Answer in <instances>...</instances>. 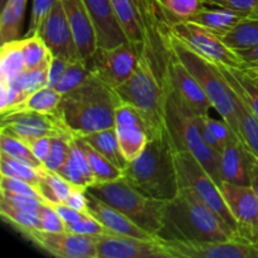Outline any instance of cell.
<instances>
[{"instance_id": "18", "label": "cell", "mask_w": 258, "mask_h": 258, "mask_svg": "<svg viewBox=\"0 0 258 258\" xmlns=\"http://www.w3.org/2000/svg\"><path fill=\"white\" fill-rule=\"evenodd\" d=\"M72 32L75 34L78 50L85 62H88L98 48L95 25L87 12L83 0H60Z\"/></svg>"}, {"instance_id": "22", "label": "cell", "mask_w": 258, "mask_h": 258, "mask_svg": "<svg viewBox=\"0 0 258 258\" xmlns=\"http://www.w3.org/2000/svg\"><path fill=\"white\" fill-rule=\"evenodd\" d=\"M241 19V15L236 14V13L203 4L188 22L201 25V27L211 30L214 34L222 37V35L227 34L229 30L233 29Z\"/></svg>"}, {"instance_id": "2", "label": "cell", "mask_w": 258, "mask_h": 258, "mask_svg": "<svg viewBox=\"0 0 258 258\" xmlns=\"http://www.w3.org/2000/svg\"><path fill=\"white\" fill-rule=\"evenodd\" d=\"M120 103L113 88L92 72L87 80L63 95L54 115L75 138L115 127V110Z\"/></svg>"}, {"instance_id": "19", "label": "cell", "mask_w": 258, "mask_h": 258, "mask_svg": "<svg viewBox=\"0 0 258 258\" xmlns=\"http://www.w3.org/2000/svg\"><path fill=\"white\" fill-rule=\"evenodd\" d=\"M95 25L98 48H112L128 42L113 12L111 0H83Z\"/></svg>"}, {"instance_id": "29", "label": "cell", "mask_w": 258, "mask_h": 258, "mask_svg": "<svg viewBox=\"0 0 258 258\" xmlns=\"http://www.w3.org/2000/svg\"><path fill=\"white\" fill-rule=\"evenodd\" d=\"M237 96L238 138L253 158L258 160V118L249 110L247 103Z\"/></svg>"}, {"instance_id": "56", "label": "cell", "mask_w": 258, "mask_h": 258, "mask_svg": "<svg viewBox=\"0 0 258 258\" xmlns=\"http://www.w3.org/2000/svg\"><path fill=\"white\" fill-rule=\"evenodd\" d=\"M249 180L258 199V160L253 156H251V164H249Z\"/></svg>"}, {"instance_id": "26", "label": "cell", "mask_w": 258, "mask_h": 258, "mask_svg": "<svg viewBox=\"0 0 258 258\" xmlns=\"http://www.w3.org/2000/svg\"><path fill=\"white\" fill-rule=\"evenodd\" d=\"M28 0H7L0 14V40L2 44L20 39L23 19Z\"/></svg>"}, {"instance_id": "24", "label": "cell", "mask_w": 258, "mask_h": 258, "mask_svg": "<svg viewBox=\"0 0 258 258\" xmlns=\"http://www.w3.org/2000/svg\"><path fill=\"white\" fill-rule=\"evenodd\" d=\"M111 4L128 42L145 47V30L134 0H111Z\"/></svg>"}, {"instance_id": "32", "label": "cell", "mask_w": 258, "mask_h": 258, "mask_svg": "<svg viewBox=\"0 0 258 258\" xmlns=\"http://www.w3.org/2000/svg\"><path fill=\"white\" fill-rule=\"evenodd\" d=\"M77 139L81 145H82V148L85 149L86 154H87L91 170H92L93 176H95L96 183H108V181H116L123 178V169L118 168L110 159L96 151L92 146L81 140L80 138Z\"/></svg>"}, {"instance_id": "51", "label": "cell", "mask_w": 258, "mask_h": 258, "mask_svg": "<svg viewBox=\"0 0 258 258\" xmlns=\"http://www.w3.org/2000/svg\"><path fill=\"white\" fill-rule=\"evenodd\" d=\"M64 204H67L71 208L76 209V211L90 214V209H88V196L86 189L75 186L73 190L71 191L70 197L67 198V201L64 202Z\"/></svg>"}, {"instance_id": "37", "label": "cell", "mask_w": 258, "mask_h": 258, "mask_svg": "<svg viewBox=\"0 0 258 258\" xmlns=\"http://www.w3.org/2000/svg\"><path fill=\"white\" fill-rule=\"evenodd\" d=\"M0 151L5 153L12 158L22 160L24 163L30 164L37 168H43V164L35 158L34 154L29 149V146L15 136L8 135V134H0ZM44 169V168H43Z\"/></svg>"}, {"instance_id": "35", "label": "cell", "mask_w": 258, "mask_h": 258, "mask_svg": "<svg viewBox=\"0 0 258 258\" xmlns=\"http://www.w3.org/2000/svg\"><path fill=\"white\" fill-rule=\"evenodd\" d=\"M165 17L166 25L189 20L202 7L201 0H156Z\"/></svg>"}, {"instance_id": "28", "label": "cell", "mask_w": 258, "mask_h": 258, "mask_svg": "<svg viewBox=\"0 0 258 258\" xmlns=\"http://www.w3.org/2000/svg\"><path fill=\"white\" fill-rule=\"evenodd\" d=\"M63 95L53 87L40 88L35 91L32 95L18 103L17 106L12 108L8 113L13 112H25V111H32V112H42V113H54L62 100ZM5 113V115H8ZM3 116V115H2Z\"/></svg>"}, {"instance_id": "39", "label": "cell", "mask_w": 258, "mask_h": 258, "mask_svg": "<svg viewBox=\"0 0 258 258\" xmlns=\"http://www.w3.org/2000/svg\"><path fill=\"white\" fill-rule=\"evenodd\" d=\"M90 75L91 71L87 62H85L83 59L72 60L70 63V66H68L63 78L54 88L57 91H59L62 95H64V93L71 92L75 88H77L78 86L82 85Z\"/></svg>"}, {"instance_id": "58", "label": "cell", "mask_w": 258, "mask_h": 258, "mask_svg": "<svg viewBox=\"0 0 258 258\" xmlns=\"http://www.w3.org/2000/svg\"><path fill=\"white\" fill-rule=\"evenodd\" d=\"M5 3H7V0H0V7H3V5H4Z\"/></svg>"}, {"instance_id": "5", "label": "cell", "mask_w": 258, "mask_h": 258, "mask_svg": "<svg viewBox=\"0 0 258 258\" xmlns=\"http://www.w3.org/2000/svg\"><path fill=\"white\" fill-rule=\"evenodd\" d=\"M165 47L193 73L206 92L213 110L226 121L229 127L238 136V115H237V96L223 77L218 64L206 59L198 53L176 39L166 28L164 33Z\"/></svg>"}, {"instance_id": "7", "label": "cell", "mask_w": 258, "mask_h": 258, "mask_svg": "<svg viewBox=\"0 0 258 258\" xmlns=\"http://www.w3.org/2000/svg\"><path fill=\"white\" fill-rule=\"evenodd\" d=\"M87 193L120 211L149 233L159 237L163 228L166 202L145 196L123 179L95 183L88 186Z\"/></svg>"}, {"instance_id": "36", "label": "cell", "mask_w": 258, "mask_h": 258, "mask_svg": "<svg viewBox=\"0 0 258 258\" xmlns=\"http://www.w3.org/2000/svg\"><path fill=\"white\" fill-rule=\"evenodd\" d=\"M0 216L3 221L10 224L18 232L24 231V229L39 228V218L37 213L15 208L4 202H0Z\"/></svg>"}, {"instance_id": "16", "label": "cell", "mask_w": 258, "mask_h": 258, "mask_svg": "<svg viewBox=\"0 0 258 258\" xmlns=\"http://www.w3.org/2000/svg\"><path fill=\"white\" fill-rule=\"evenodd\" d=\"M97 258H170L163 239L110 233L97 236Z\"/></svg>"}, {"instance_id": "42", "label": "cell", "mask_w": 258, "mask_h": 258, "mask_svg": "<svg viewBox=\"0 0 258 258\" xmlns=\"http://www.w3.org/2000/svg\"><path fill=\"white\" fill-rule=\"evenodd\" d=\"M202 4L222 8L241 15L242 18L258 17V0H201Z\"/></svg>"}, {"instance_id": "9", "label": "cell", "mask_w": 258, "mask_h": 258, "mask_svg": "<svg viewBox=\"0 0 258 258\" xmlns=\"http://www.w3.org/2000/svg\"><path fill=\"white\" fill-rule=\"evenodd\" d=\"M168 30L176 39L206 59L224 67L243 68V63L236 50L231 49L219 35L211 30L188 20L174 23L169 25Z\"/></svg>"}, {"instance_id": "50", "label": "cell", "mask_w": 258, "mask_h": 258, "mask_svg": "<svg viewBox=\"0 0 258 258\" xmlns=\"http://www.w3.org/2000/svg\"><path fill=\"white\" fill-rule=\"evenodd\" d=\"M71 62L72 60L64 59V58L60 57H53L52 55V59H50L49 63V71H48V87L54 88L59 83Z\"/></svg>"}, {"instance_id": "54", "label": "cell", "mask_w": 258, "mask_h": 258, "mask_svg": "<svg viewBox=\"0 0 258 258\" xmlns=\"http://www.w3.org/2000/svg\"><path fill=\"white\" fill-rule=\"evenodd\" d=\"M53 208L57 211V213L59 214L60 218L64 221L66 224H70V223H75V222L81 221L85 216H87L86 213H82L80 211H76V209L71 208L68 207L67 204L64 203H57V204H52Z\"/></svg>"}, {"instance_id": "40", "label": "cell", "mask_w": 258, "mask_h": 258, "mask_svg": "<svg viewBox=\"0 0 258 258\" xmlns=\"http://www.w3.org/2000/svg\"><path fill=\"white\" fill-rule=\"evenodd\" d=\"M72 138V135L53 136L50 151L48 154V158L45 159L44 164H43V168L45 170L58 173L62 169L66 161L68 160V156H70V143Z\"/></svg>"}, {"instance_id": "17", "label": "cell", "mask_w": 258, "mask_h": 258, "mask_svg": "<svg viewBox=\"0 0 258 258\" xmlns=\"http://www.w3.org/2000/svg\"><path fill=\"white\" fill-rule=\"evenodd\" d=\"M38 35L44 40L53 57H60L68 60L82 59L60 0L54 3Z\"/></svg>"}, {"instance_id": "20", "label": "cell", "mask_w": 258, "mask_h": 258, "mask_svg": "<svg viewBox=\"0 0 258 258\" xmlns=\"http://www.w3.org/2000/svg\"><path fill=\"white\" fill-rule=\"evenodd\" d=\"M88 196V209L90 213L95 218H97L108 231L113 233L121 234V236L135 237V238L143 239H160L155 234L149 233L144 228L131 221L128 217L121 213L120 211L115 209L113 207L108 206L105 202L100 201L92 194L87 193Z\"/></svg>"}, {"instance_id": "34", "label": "cell", "mask_w": 258, "mask_h": 258, "mask_svg": "<svg viewBox=\"0 0 258 258\" xmlns=\"http://www.w3.org/2000/svg\"><path fill=\"white\" fill-rule=\"evenodd\" d=\"M73 188H75L73 184L63 178L59 173L54 171H45V175L38 185V190L48 204L64 203Z\"/></svg>"}, {"instance_id": "38", "label": "cell", "mask_w": 258, "mask_h": 258, "mask_svg": "<svg viewBox=\"0 0 258 258\" xmlns=\"http://www.w3.org/2000/svg\"><path fill=\"white\" fill-rule=\"evenodd\" d=\"M22 47L27 70L37 67L52 57V53L39 35L22 38Z\"/></svg>"}, {"instance_id": "43", "label": "cell", "mask_w": 258, "mask_h": 258, "mask_svg": "<svg viewBox=\"0 0 258 258\" xmlns=\"http://www.w3.org/2000/svg\"><path fill=\"white\" fill-rule=\"evenodd\" d=\"M55 2L57 0H33L29 27H28L24 37H32V35L39 34L43 22L45 20L47 15L49 14Z\"/></svg>"}, {"instance_id": "47", "label": "cell", "mask_w": 258, "mask_h": 258, "mask_svg": "<svg viewBox=\"0 0 258 258\" xmlns=\"http://www.w3.org/2000/svg\"><path fill=\"white\" fill-rule=\"evenodd\" d=\"M0 202H4V203L9 204V206L23 209V211L34 212V213H37V212L39 211L40 207L45 203V202L40 201V199L38 198L22 196V194L8 193V191H2V198H0Z\"/></svg>"}, {"instance_id": "33", "label": "cell", "mask_w": 258, "mask_h": 258, "mask_svg": "<svg viewBox=\"0 0 258 258\" xmlns=\"http://www.w3.org/2000/svg\"><path fill=\"white\" fill-rule=\"evenodd\" d=\"M45 171H47L45 169L33 166L0 151V174L2 175L22 179L38 188L43 176L45 175Z\"/></svg>"}, {"instance_id": "46", "label": "cell", "mask_w": 258, "mask_h": 258, "mask_svg": "<svg viewBox=\"0 0 258 258\" xmlns=\"http://www.w3.org/2000/svg\"><path fill=\"white\" fill-rule=\"evenodd\" d=\"M38 218H39V229L47 232H66L64 221L59 217L52 204L44 203L37 212Z\"/></svg>"}, {"instance_id": "8", "label": "cell", "mask_w": 258, "mask_h": 258, "mask_svg": "<svg viewBox=\"0 0 258 258\" xmlns=\"http://www.w3.org/2000/svg\"><path fill=\"white\" fill-rule=\"evenodd\" d=\"M175 163L180 188H190L196 191L197 196L212 211L216 212L233 231L238 233L237 222L229 212L221 188L204 169V166L197 160L196 156L189 151L175 150Z\"/></svg>"}, {"instance_id": "21", "label": "cell", "mask_w": 258, "mask_h": 258, "mask_svg": "<svg viewBox=\"0 0 258 258\" xmlns=\"http://www.w3.org/2000/svg\"><path fill=\"white\" fill-rule=\"evenodd\" d=\"M251 154L238 136L229 139L221 153V170L223 181L251 185L249 180V164Z\"/></svg>"}, {"instance_id": "6", "label": "cell", "mask_w": 258, "mask_h": 258, "mask_svg": "<svg viewBox=\"0 0 258 258\" xmlns=\"http://www.w3.org/2000/svg\"><path fill=\"white\" fill-rule=\"evenodd\" d=\"M164 77V76H163ZM166 87V130L175 150L189 151L204 166L213 180L221 186L223 183L221 170V154L204 143L197 113L179 98L164 77Z\"/></svg>"}, {"instance_id": "57", "label": "cell", "mask_w": 258, "mask_h": 258, "mask_svg": "<svg viewBox=\"0 0 258 258\" xmlns=\"http://www.w3.org/2000/svg\"><path fill=\"white\" fill-rule=\"evenodd\" d=\"M242 70H246L247 72H249L252 76L258 78V68H242Z\"/></svg>"}, {"instance_id": "49", "label": "cell", "mask_w": 258, "mask_h": 258, "mask_svg": "<svg viewBox=\"0 0 258 258\" xmlns=\"http://www.w3.org/2000/svg\"><path fill=\"white\" fill-rule=\"evenodd\" d=\"M121 125H144L140 115L133 106L120 102L115 110V126Z\"/></svg>"}, {"instance_id": "53", "label": "cell", "mask_w": 258, "mask_h": 258, "mask_svg": "<svg viewBox=\"0 0 258 258\" xmlns=\"http://www.w3.org/2000/svg\"><path fill=\"white\" fill-rule=\"evenodd\" d=\"M199 127H201V134H202V138H203L204 143L209 146L211 149H213L214 151L221 154L223 151L224 146L226 144L222 143L218 138L213 134V131L209 128V126L207 125L206 121H204V116H201L199 118Z\"/></svg>"}, {"instance_id": "55", "label": "cell", "mask_w": 258, "mask_h": 258, "mask_svg": "<svg viewBox=\"0 0 258 258\" xmlns=\"http://www.w3.org/2000/svg\"><path fill=\"white\" fill-rule=\"evenodd\" d=\"M243 63V68H258V45L248 49L236 50Z\"/></svg>"}, {"instance_id": "52", "label": "cell", "mask_w": 258, "mask_h": 258, "mask_svg": "<svg viewBox=\"0 0 258 258\" xmlns=\"http://www.w3.org/2000/svg\"><path fill=\"white\" fill-rule=\"evenodd\" d=\"M25 144L29 146L32 153L35 155V158L40 163L44 164L45 159L48 158V154L50 151V146H52V138L50 136H43V138L32 139V140L27 141Z\"/></svg>"}, {"instance_id": "27", "label": "cell", "mask_w": 258, "mask_h": 258, "mask_svg": "<svg viewBox=\"0 0 258 258\" xmlns=\"http://www.w3.org/2000/svg\"><path fill=\"white\" fill-rule=\"evenodd\" d=\"M78 138L85 141V143H87L90 146H92L96 151L110 159L118 168L123 169L127 164L120 151L115 127L95 131V133L86 134V135L78 136Z\"/></svg>"}, {"instance_id": "4", "label": "cell", "mask_w": 258, "mask_h": 258, "mask_svg": "<svg viewBox=\"0 0 258 258\" xmlns=\"http://www.w3.org/2000/svg\"><path fill=\"white\" fill-rule=\"evenodd\" d=\"M120 102L133 106L140 115L149 139L166 128V87L163 72L144 48L130 78L113 88Z\"/></svg>"}, {"instance_id": "13", "label": "cell", "mask_w": 258, "mask_h": 258, "mask_svg": "<svg viewBox=\"0 0 258 258\" xmlns=\"http://www.w3.org/2000/svg\"><path fill=\"white\" fill-rule=\"evenodd\" d=\"M221 191L244 241L258 246V199L251 185L223 181Z\"/></svg>"}, {"instance_id": "44", "label": "cell", "mask_w": 258, "mask_h": 258, "mask_svg": "<svg viewBox=\"0 0 258 258\" xmlns=\"http://www.w3.org/2000/svg\"><path fill=\"white\" fill-rule=\"evenodd\" d=\"M0 191H8V193L22 194V196L33 197L44 202L42 194L38 190V188L28 181L22 180V179L13 178V176L2 175L0 174Z\"/></svg>"}, {"instance_id": "10", "label": "cell", "mask_w": 258, "mask_h": 258, "mask_svg": "<svg viewBox=\"0 0 258 258\" xmlns=\"http://www.w3.org/2000/svg\"><path fill=\"white\" fill-rule=\"evenodd\" d=\"M144 45L125 42L112 48H97L88 59L90 71L111 88L128 80L138 67Z\"/></svg>"}, {"instance_id": "48", "label": "cell", "mask_w": 258, "mask_h": 258, "mask_svg": "<svg viewBox=\"0 0 258 258\" xmlns=\"http://www.w3.org/2000/svg\"><path fill=\"white\" fill-rule=\"evenodd\" d=\"M58 173H59L63 178L67 179L71 184H73L75 186H78V188H82L87 190L88 186L93 185L92 181L82 173V170L73 163L72 159H71L70 156H68V160L66 161V164L62 166V169H60Z\"/></svg>"}, {"instance_id": "31", "label": "cell", "mask_w": 258, "mask_h": 258, "mask_svg": "<svg viewBox=\"0 0 258 258\" xmlns=\"http://www.w3.org/2000/svg\"><path fill=\"white\" fill-rule=\"evenodd\" d=\"M27 70L22 39L12 40L0 48V81H10Z\"/></svg>"}, {"instance_id": "3", "label": "cell", "mask_w": 258, "mask_h": 258, "mask_svg": "<svg viewBox=\"0 0 258 258\" xmlns=\"http://www.w3.org/2000/svg\"><path fill=\"white\" fill-rule=\"evenodd\" d=\"M123 180L145 196L169 202L180 190L175 163V148L165 128L149 139L144 153L123 168Z\"/></svg>"}, {"instance_id": "11", "label": "cell", "mask_w": 258, "mask_h": 258, "mask_svg": "<svg viewBox=\"0 0 258 258\" xmlns=\"http://www.w3.org/2000/svg\"><path fill=\"white\" fill-rule=\"evenodd\" d=\"M20 234L45 253L58 258H97V236H83L72 232H47L24 229Z\"/></svg>"}, {"instance_id": "23", "label": "cell", "mask_w": 258, "mask_h": 258, "mask_svg": "<svg viewBox=\"0 0 258 258\" xmlns=\"http://www.w3.org/2000/svg\"><path fill=\"white\" fill-rule=\"evenodd\" d=\"M229 87L238 95L258 118V78L246 70L219 66Z\"/></svg>"}, {"instance_id": "1", "label": "cell", "mask_w": 258, "mask_h": 258, "mask_svg": "<svg viewBox=\"0 0 258 258\" xmlns=\"http://www.w3.org/2000/svg\"><path fill=\"white\" fill-rule=\"evenodd\" d=\"M159 238L191 242L244 241L190 188H180L175 198L166 202Z\"/></svg>"}, {"instance_id": "12", "label": "cell", "mask_w": 258, "mask_h": 258, "mask_svg": "<svg viewBox=\"0 0 258 258\" xmlns=\"http://www.w3.org/2000/svg\"><path fill=\"white\" fill-rule=\"evenodd\" d=\"M170 258H258V246L242 241H163Z\"/></svg>"}, {"instance_id": "14", "label": "cell", "mask_w": 258, "mask_h": 258, "mask_svg": "<svg viewBox=\"0 0 258 258\" xmlns=\"http://www.w3.org/2000/svg\"><path fill=\"white\" fill-rule=\"evenodd\" d=\"M2 133L15 136L24 143L43 136L53 138V136L72 135L54 113L32 112V111L3 115Z\"/></svg>"}, {"instance_id": "45", "label": "cell", "mask_w": 258, "mask_h": 258, "mask_svg": "<svg viewBox=\"0 0 258 258\" xmlns=\"http://www.w3.org/2000/svg\"><path fill=\"white\" fill-rule=\"evenodd\" d=\"M66 227H67L68 232H72V233L76 234H83V236H102V234L111 232L91 213L83 217L81 221L66 224Z\"/></svg>"}, {"instance_id": "15", "label": "cell", "mask_w": 258, "mask_h": 258, "mask_svg": "<svg viewBox=\"0 0 258 258\" xmlns=\"http://www.w3.org/2000/svg\"><path fill=\"white\" fill-rule=\"evenodd\" d=\"M163 76L181 101L198 116L209 115L212 107L206 92L193 73L168 50Z\"/></svg>"}, {"instance_id": "30", "label": "cell", "mask_w": 258, "mask_h": 258, "mask_svg": "<svg viewBox=\"0 0 258 258\" xmlns=\"http://www.w3.org/2000/svg\"><path fill=\"white\" fill-rule=\"evenodd\" d=\"M222 40L233 50H242L258 45V17L242 18L238 24L222 35Z\"/></svg>"}, {"instance_id": "41", "label": "cell", "mask_w": 258, "mask_h": 258, "mask_svg": "<svg viewBox=\"0 0 258 258\" xmlns=\"http://www.w3.org/2000/svg\"><path fill=\"white\" fill-rule=\"evenodd\" d=\"M52 57L48 58L42 64L37 66L34 68L25 70L20 75V81H22L23 91H24L25 98L32 95L35 91L45 87L48 85V71H49V63Z\"/></svg>"}, {"instance_id": "25", "label": "cell", "mask_w": 258, "mask_h": 258, "mask_svg": "<svg viewBox=\"0 0 258 258\" xmlns=\"http://www.w3.org/2000/svg\"><path fill=\"white\" fill-rule=\"evenodd\" d=\"M118 146L126 163L138 159L149 143V135L143 125H121L115 126Z\"/></svg>"}]
</instances>
